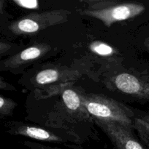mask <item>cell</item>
<instances>
[{
    "instance_id": "cell-1",
    "label": "cell",
    "mask_w": 149,
    "mask_h": 149,
    "mask_svg": "<svg viewBox=\"0 0 149 149\" xmlns=\"http://www.w3.org/2000/svg\"><path fill=\"white\" fill-rule=\"evenodd\" d=\"M83 106L90 116L99 120L114 122L134 131V113L123 103L99 94L81 93Z\"/></svg>"
},
{
    "instance_id": "cell-2",
    "label": "cell",
    "mask_w": 149,
    "mask_h": 149,
    "mask_svg": "<svg viewBox=\"0 0 149 149\" xmlns=\"http://www.w3.org/2000/svg\"><path fill=\"white\" fill-rule=\"evenodd\" d=\"M84 2L88 4L87 8L79 10V13L98 19L108 27L117 22L134 18L145 10L144 4L137 2L121 3L114 0H90Z\"/></svg>"
},
{
    "instance_id": "cell-3",
    "label": "cell",
    "mask_w": 149,
    "mask_h": 149,
    "mask_svg": "<svg viewBox=\"0 0 149 149\" xmlns=\"http://www.w3.org/2000/svg\"><path fill=\"white\" fill-rule=\"evenodd\" d=\"M71 12L67 10H50L32 13L10 22L6 29L15 36L35 34L51 26L68 21Z\"/></svg>"
},
{
    "instance_id": "cell-4",
    "label": "cell",
    "mask_w": 149,
    "mask_h": 149,
    "mask_svg": "<svg viewBox=\"0 0 149 149\" xmlns=\"http://www.w3.org/2000/svg\"><path fill=\"white\" fill-rule=\"evenodd\" d=\"M6 132L12 135H20L35 141L54 143H80L79 137L70 131L56 132L51 129L25 124L21 122H9L5 125Z\"/></svg>"
},
{
    "instance_id": "cell-5",
    "label": "cell",
    "mask_w": 149,
    "mask_h": 149,
    "mask_svg": "<svg viewBox=\"0 0 149 149\" xmlns=\"http://www.w3.org/2000/svg\"><path fill=\"white\" fill-rule=\"evenodd\" d=\"M51 49V46L46 43L34 44L0 61V71L22 74L29 65L44 58Z\"/></svg>"
},
{
    "instance_id": "cell-6",
    "label": "cell",
    "mask_w": 149,
    "mask_h": 149,
    "mask_svg": "<svg viewBox=\"0 0 149 149\" xmlns=\"http://www.w3.org/2000/svg\"><path fill=\"white\" fill-rule=\"evenodd\" d=\"M92 120L107 135L115 149H148L134 136L133 130L114 122Z\"/></svg>"
},
{
    "instance_id": "cell-7",
    "label": "cell",
    "mask_w": 149,
    "mask_h": 149,
    "mask_svg": "<svg viewBox=\"0 0 149 149\" xmlns=\"http://www.w3.org/2000/svg\"><path fill=\"white\" fill-rule=\"evenodd\" d=\"M80 77L77 71L70 70L65 67L53 66L36 71L29 80L28 87L33 86L37 88H45L50 85L61 86L62 83L74 81Z\"/></svg>"
},
{
    "instance_id": "cell-8",
    "label": "cell",
    "mask_w": 149,
    "mask_h": 149,
    "mask_svg": "<svg viewBox=\"0 0 149 149\" xmlns=\"http://www.w3.org/2000/svg\"><path fill=\"white\" fill-rule=\"evenodd\" d=\"M111 87L124 94L149 100V81L130 73L116 74L110 80Z\"/></svg>"
},
{
    "instance_id": "cell-9",
    "label": "cell",
    "mask_w": 149,
    "mask_h": 149,
    "mask_svg": "<svg viewBox=\"0 0 149 149\" xmlns=\"http://www.w3.org/2000/svg\"><path fill=\"white\" fill-rule=\"evenodd\" d=\"M60 90L61 93V109L64 113L73 115L78 120H87L90 115L83 106L81 100V93L69 87H64Z\"/></svg>"
},
{
    "instance_id": "cell-10",
    "label": "cell",
    "mask_w": 149,
    "mask_h": 149,
    "mask_svg": "<svg viewBox=\"0 0 149 149\" xmlns=\"http://www.w3.org/2000/svg\"><path fill=\"white\" fill-rule=\"evenodd\" d=\"M89 48L95 55L103 58H111L117 54V50L111 45L102 41H93L91 42Z\"/></svg>"
},
{
    "instance_id": "cell-11",
    "label": "cell",
    "mask_w": 149,
    "mask_h": 149,
    "mask_svg": "<svg viewBox=\"0 0 149 149\" xmlns=\"http://www.w3.org/2000/svg\"><path fill=\"white\" fill-rule=\"evenodd\" d=\"M134 130L137 131L143 145L149 149V124L140 117H135L134 120Z\"/></svg>"
},
{
    "instance_id": "cell-12",
    "label": "cell",
    "mask_w": 149,
    "mask_h": 149,
    "mask_svg": "<svg viewBox=\"0 0 149 149\" xmlns=\"http://www.w3.org/2000/svg\"><path fill=\"white\" fill-rule=\"evenodd\" d=\"M18 106L13 99L0 95V118L11 117Z\"/></svg>"
},
{
    "instance_id": "cell-13",
    "label": "cell",
    "mask_w": 149,
    "mask_h": 149,
    "mask_svg": "<svg viewBox=\"0 0 149 149\" xmlns=\"http://www.w3.org/2000/svg\"><path fill=\"white\" fill-rule=\"evenodd\" d=\"M20 47L15 44L0 40V61L19 52Z\"/></svg>"
},
{
    "instance_id": "cell-14",
    "label": "cell",
    "mask_w": 149,
    "mask_h": 149,
    "mask_svg": "<svg viewBox=\"0 0 149 149\" xmlns=\"http://www.w3.org/2000/svg\"><path fill=\"white\" fill-rule=\"evenodd\" d=\"M13 2L18 7L26 9V10H34L39 8V1L37 0H14Z\"/></svg>"
},
{
    "instance_id": "cell-15",
    "label": "cell",
    "mask_w": 149,
    "mask_h": 149,
    "mask_svg": "<svg viewBox=\"0 0 149 149\" xmlns=\"http://www.w3.org/2000/svg\"><path fill=\"white\" fill-rule=\"evenodd\" d=\"M23 146H25V149H62L58 147L49 146H45L39 143L32 142L29 141H24Z\"/></svg>"
},
{
    "instance_id": "cell-16",
    "label": "cell",
    "mask_w": 149,
    "mask_h": 149,
    "mask_svg": "<svg viewBox=\"0 0 149 149\" xmlns=\"http://www.w3.org/2000/svg\"><path fill=\"white\" fill-rule=\"evenodd\" d=\"M6 1L0 0V28H1L7 18V13L5 10Z\"/></svg>"
},
{
    "instance_id": "cell-17",
    "label": "cell",
    "mask_w": 149,
    "mask_h": 149,
    "mask_svg": "<svg viewBox=\"0 0 149 149\" xmlns=\"http://www.w3.org/2000/svg\"><path fill=\"white\" fill-rule=\"evenodd\" d=\"M0 90H5V91H15L16 88L13 85L7 82L1 76H0Z\"/></svg>"
},
{
    "instance_id": "cell-18",
    "label": "cell",
    "mask_w": 149,
    "mask_h": 149,
    "mask_svg": "<svg viewBox=\"0 0 149 149\" xmlns=\"http://www.w3.org/2000/svg\"><path fill=\"white\" fill-rule=\"evenodd\" d=\"M144 45H145V47H146V49H147V50L149 52V34L148 36L145 38V39Z\"/></svg>"
},
{
    "instance_id": "cell-19",
    "label": "cell",
    "mask_w": 149,
    "mask_h": 149,
    "mask_svg": "<svg viewBox=\"0 0 149 149\" xmlns=\"http://www.w3.org/2000/svg\"><path fill=\"white\" fill-rule=\"evenodd\" d=\"M140 119H142L143 120H144L145 122H148V123L149 124V114H146L145 115V116H141V117H140Z\"/></svg>"
}]
</instances>
